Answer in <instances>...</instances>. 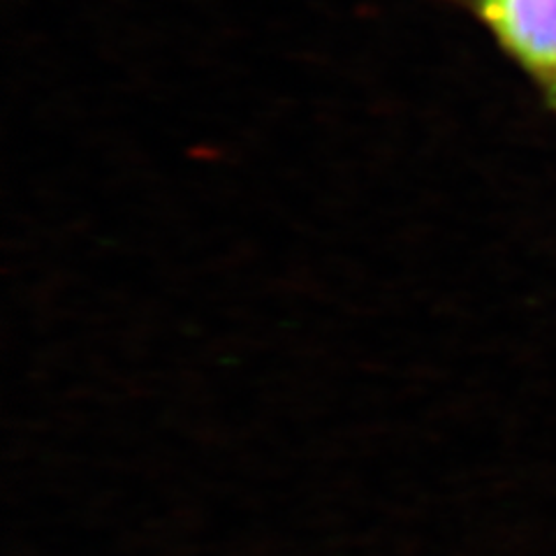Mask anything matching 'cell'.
Masks as SVG:
<instances>
[{
	"mask_svg": "<svg viewBox=\"0 0 556 556\" xmlns=\"http://www.w3.org/2000/svg\"><path fill=\"white\" fill-rule=\"evenodd\" d=\"M501 49L556 110V0H473Z\"/></svg>",
	"mask_w": 556,
	"mask_h": 556,
	"instance_id": "6da1fadb",
	"label": "cell"
}]
</instances>
